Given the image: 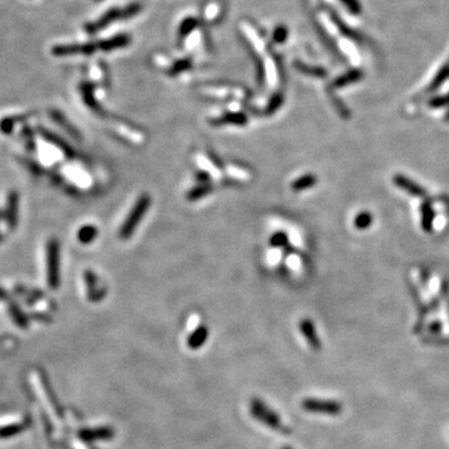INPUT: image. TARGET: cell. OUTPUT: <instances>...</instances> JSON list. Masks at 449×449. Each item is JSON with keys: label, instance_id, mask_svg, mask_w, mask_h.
<instances>
[{"label": "cell", "instance_id": "4fadbf2b", "mask_svg": "<svg viewBox=\"0 0 449 449\" xmlns=\"http://www.w3.org/2000/svg\"><path fill=\"white\" fill-rule=\"evenodd\" d=\"M197 25H199V21H197L196 18H191L190 16V18L183 19L182 23L178 26V38L183 39L188 35H190L196 29Z\"/></svg>", "mask_w": 449, "mask_h": 449}, {"label": "cell", "instance_id": "30bf717a", "mask_svg": "<svg viewBox=\"0 0 449 449\" xmlns=\"http://www.w3.org/2000/svg\"><path fill=\"white\" fill-rule=\"evenodd\" d=\"M207 337H209V329L205 326H199L196 329L191 333V336L188 340V346L191 350H196V348L201 347L205 342H206Z\"/></svg>", "mask_w": 449, "mask_h": 449}, {"label": "cell", "instance_id": "277c9868", "mask_svg": "<svg viewBox=\"0 0 449 449\" xmlns=\"http://www.w3.org/2000/svg\"><path fill=\"white\" fill-rule=\"evenodd\" d=\"M47 270L48 282L51 287L56 288L60 282L59 272H60V250L56 240H51L48 243L47 251Z\"/></svg>", "mask_w": 449, "mask_h": 449}, {"label": "cell", "instance_id": "ba28073f", "mask_svg": "<svg viewBox=\"0 0 449 449\" xmlns=\"http://www.w3.org/2000/svg\"><path fill=\"white\" fill-rule=\"evenodd\" d=\"M130 42H131V39H130L129 35L120 34V35H115V36L110 38V39L102 40L101 43L97 44V47H99V49H101L102 51H111L115 50V49L128 47Z\"/></svg>", "mask_w": 449, "mask_h": 449}, {"label": "cell", "instance_id": "7402d4cb", "mask_svg": "<svg viewBox=\"0 0 449 449\" xmlns=\"http://www.w3.org/2000/svg\"><path fill=\"white\" fill-rule=\"evenodd\" d=\"M398 180H401V181H398V183H401V186H403L404 189H407V190L410 191L412 194L423 195V191H421V189L413 185V183L409 182V181H405L404 178H402V177H398Z\"/></svg>", "mask_w": 449, "mask_h": 449}, {"label": "cell", "instance_id": "5bb4252c", "mask_svg": "<svg viewBox=\"0 0 449 449\" xmlns=\"http://www.w3.org/2000/svg\"><path fill=\"white\" fill-rule=\"evenodd\" d=\"M317 182V178L313 175H305V176L297 178L293 183H292V189L294 191H304L306 189L312 188L315 183Z\"/></svg>", "mask_w": 449, "mask_h": 449}, {"label": "cell", "instance_id": "9a60e30c", "mask_svg": "<svg viewBox=\"0 0 449 449\" xmlns=\"http://www.w3.org/2000/svg\"><path fill=\"white\" fill-rule=\"evenodd\" d=\"M211 186L210 185H200L197 188L193 189L188 195V199L191 200V201H196V200L201 199V197L206 196L207 194L211 193Z\"/></svg>", "mask_w": 449, "mask_h": 449}, {"label": "cell", "instance_id": "d6986e66", "mask_svg": "<svg viewBox=\"0 0 449 449\" xmlns=\"http://www.w3.org/2000/svg\"><path fill=\"white\" fill-rule=\"evenodd\" d=\"M282 102H283V95H282V94H281V93L275 94V95L271 97V100H270L269 106H267V109H266V113L267 114H273V113L276 111V110L280 109V106H281V105H282Z\"/></svg>", "mask_w": 449, "mask_h": 449}, {"label": "cell", "instance_id": "8fae6325", "mask_svg": "<svg viewBox=\"0 0 449 449\" xmlns=\"http://www.w3.org/2000/svg\"><path fill=\"white\" fill-rule=\"evenodd\" d=\"M212 125H224V124H232V125H245L247 124V118L242 113H230L223 115L222 118L215 119L211 121Z\"/></svg>", "mask_w": 449, "mask_h": 449}, {"label": "cell", "instance_id": "ffe728a7", "mask_svg": "<svg viewBox=\"0 0 449 449\" xmlns=\"http://www.w3.org/2000/svg\"><path fill=\"white\" fill-rule=\"evenodd\" d=\"M287 235L285 232H276L271 237V240H270V243H271L273 247H281V246H285L287 243Z\"/></svg>", "mask_w": 449, "mask_h": 449}, {"label": "cell", "instance_id": "ac0fdd59", "mask_svg": "<svg viewBox=\"0 0 449 449\" xmlns=\"http://www.w3.org/2000/svg\"><path fill=\"white\" fill-rule=\"evenodd\" d=\"M189 67H191V59H181V60L176 61L174 64V66L171 67V70L169 71L170 75H177L180 72L185 71Z\"/></svg>", "mask_w": 449, "mask_h": 449}, {"label": "cell", "instance_id": "6da1fadb", "mask_svg": "<svg viewBox=\"0 0 449 449\" xmlns=\"http://www.w3.org/2000/svg\"><path fill=\"white\" fill-rule=\"evenodd\" d=\"M34 426L30 410L0 409V448L23 439Z\"/></svg>", "mask_w": 449, "mask_h": 449}, {"label": "cell", "instance_id": "44dd1931", "mask_svg": "<svg viewBox=\"0 0 449 449\" xmlns=\"http://www.w3.org/2000/svg\"><path fill=\"white\" fill-rule=\"evenodd\" d=\"M358 78V74L357 72H350V74H346L343 75L342 78H338V79L334 81V85L336 86H345L347 84L352 83L353 80H356Z\"/></svg>", "mask_w": 449, "mask_h": 449}, {"label": "cell", "instance_id": "e0dca14e", "mask_svg": "<svg viewBox=\"0 0 449 449\" xmlns=\"http://www.w3.org/2000/svg\"><path fill=\"white\" fill-rule=\"evenodd\" d=\"M272 36H273V40H275V43H277V44H283V43H285L288 38L287 28H286L285 25L276 26Z\"/></svg>", "mask_w": 449, "mask_h": 449}, {"label": "cell", "instance_id": "7a4b0ae2", "mask_svg": "<svg viewBox=\"0 0 449 449\" xmlns=\"http://www.w3.org/2000/svg\"><path fill=\"white\" fill-rule=\"evenodd\" d=\"M140 12H141V4H139V3H132V4H129L125 8H114V9H110L109 12L105 13L101 16V19H99L96 23L90 24L88 26V31L96 32L100 29L105 28L109 24L114 23V21L120 20V19H130L132 16L139 14Z\"/></svg>", "mask_w": 449, "mask_h": 449}, {"label": "cell", "instance_id": "2e32d148", "mask_svg": "<svg viewBox=\"0 0 449 449\" xmlns=\"http://www.w3.org/2000/svg\"><path fill=\"white\" fill-rule=\"evenodd\" d=\"M294 66L298 69V71L312 75V77H324L326 75V71L323 69H321V67H311L302 63H294Z\"/></svg>", "mask_w": 449, "mask_h": 449}, {"label": "cell", "instance_id": "cb8c5ba5", "mask_svg": "<svg viewBox=\"0 0 449 449\" xmlns=\"http://www.w3.org/2000/svg\"><path fill=\"white\" fill-rule=\"evenodd\" d=\"M342 2L352 13L358 12V5H357L356 0H342Z\"/></svg>", "mask_w": 449, "mask_h": 449}, {"label": "cell", "instance_id": "d4e9b609", "mask_svg": "<svg viewBox=\"0 0 449 449\" xmlns=\"http://www.w3.org/2000/svg\"><path fill=\"white\" fill-rule=\"evenodd\" d=\"M429 329H431V331L433 332V333H438V332H440V324L438 323V322H435V323H432L431 326H429Z\"/></svg>", "mask_w": 449, "mask_h": 449}, {"label": "cell", "instance_id": "7c38bea8", "mask_svg": "<svg viewBox=\"0 0 449 449\" xmlns=\"http://www.w3.org/2000/svg\"><path fill=\"white\" fill-rule=\"evenodd\" d=\"M96 236H97V229L95 226H91V224L83 226L79 230V232H78V240H79L81 243L93 242Z\"/></svg>", "mask_w": 449, "mask_h": 449}, {"label": "cell", "instance_id": "484cf974", "mask_svg": "<svg viewBox=\"0 0 449 449\" xmlns=\"http://www.w3.org/2000/svg\"><path fill=\"white\" fill-rule=\"evenodd\" d=\"M8 351H10V346H7V345H3V343H0V357H2L5 352H8Z\"/></svg>", "mask_w": 449, "mask_h": 449}, {"label": "cell", "instance_id": "8992f818", "mask_svg": "<svg viewBox=\"0 0 449 449\" xmlns=\"http://www.w3.org/2000/svg\"><path fill=\"white\" fill-rule=\"evenodd\" d=\"M305 410L312 413H322V415L336 416L342 412L341 403L334 401H320V399L308 398L302 403Z\"/></svg>", "mask_w": 449, "mask_h": 449}, {"label": "cell", "instance_id": "603a6c76", "mask_svg": "<svg viewBox=\"0 0 449 449\" xmlns=\"http://www.w3.org/2000/svg\"><path fill=\"white\" fill-rule=\"evenodd\" d=\"M370 223V216L368 213H361L359 216H357L356 218V226L359 229H364Z\"/></svg>", "mask_w": 449, "mask_h": 449}, {"label": "cell", "instance_id": "5b68a950", "mask_svg": "<svg viewBox=\"0 0 449 449\" xmlns=\"http://www.w3.org/2000/svg\"><path fill=\"white\" fill-rule=\"evenodd\" d=\"M251 413L257 421L262 422L267 427H271L275 431L283 432V429H285L282 422L277 417V415L272 412L270 408H267L261 401H257V399L252 401V403H251Z\"/></svg>", "mask_w": 449, "mask_h": 449}, {"label": "cell", "instance_id": "9c48e42d", "mask_svg": "<svg viewBox=\"0 0 449 449\" xmlns=\"http://www.w3.org/2000/svg\"><path fill=\"white\" fill-rule=\"evenodd\" d=\"M300 328H301L302 334H304L306 340H307L308 345L313 348L315 351H318L321 348V341L318 340L317 333H316V329L313 323L310 320H304L300 324Z\"/></svg>", "mask_w": 449, "mask_h": 449}, {"label": "cell", "instance_id": "52a82bcc", "mask_svg": "<svg viewBox=\"0 0 449 449\" xmlns=\"http://www.w3.org/2000/svg\"><path fill=\"white\" fill-rule=\"evenodd\" d=\"M99 48L95 44H81V45H63L54 49V54L56 55H69V54H93Z\"/></svg>", "mask_w": 449, "mask_h": 449}, {"label": "cell", "instance_id": "3957f363", "mask_svg": "<svg viewBox=\"0 0 449 449\" xmlns=\"http://www.w3.org/2000/svg\"><path fill=\"white\" fill-rule=\"evenodd\" d=\"M151 205V197L147 195H142L141 197H139V200L136 201L135 206L132 207L131 212L129 213V216L126 217L125 222L120 229V237L123 240L129 239L134 231L136 230L137 224L141 222L142 217L145 216V213L147 212V209Z\"/></svg>", "mask_w": 449, "mask_h": 449}, {"label": "cell", "instance_id": "4316f807", "mask_svg": "<svg viewBox=\"0 0 449 449\" xmlns=\"http://www.w3.org/2000/svg\"><path fill=\"white\" fill-rule=\"evenodd\" d=\"M283 449H292V448H283Z\"/></svg>", "mask_w": 449, "mask_h": 449}]
</instances>
